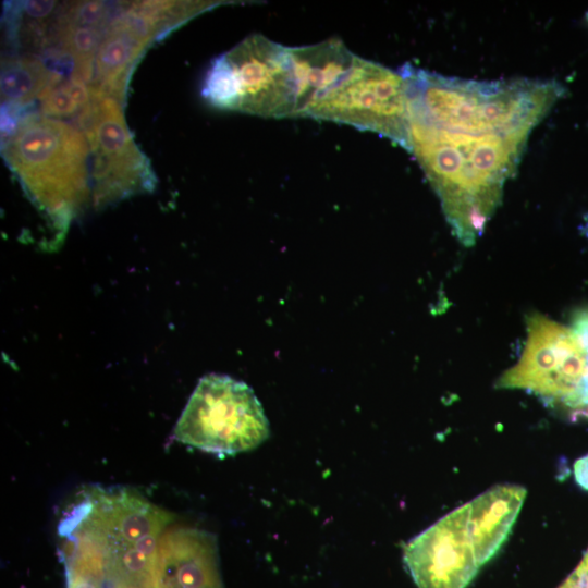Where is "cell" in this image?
I'll return each instance as SVG.
<instances>
[{
    "mask_svg": "<svg viewBox=\"0 0 588 588\" xmlns=\"http://www.w3.org/2000/svg\"><path fill=\"white\" fill-rule=\"evenodd\" d=\"M531 132L513 118L478 109L409 118V154L463 245L476 243L500 206Z\"/></svg>",
    "mask_w": 588,
    "mask_h": 588,
    "instance_id": "6da1fadb",
    "label": "cell"
},
{
    "mask_svg": "<svg viewBox=\"0 0 588 588\" xmlns=\"http://www.w3.org/2000/svg\"><path fill=\"white\" fill-rule=\"evenodd\" d=\"M171 513L124 488L84 489L60 530L76 534L98 551L111 588H160L159 544Z\"/></svg>",
    "mask_w": 588,
    "mask_h": 588,
    "instance_id": "7a4b0ae2",
    "label": "cell"
},
{
    "mask_svg": "<svg viewBox=\"0 0 588 588\" xmlns=\"http://www.w3.org/2000/svg\"><path fill=\"white\" fill-rule=\"evenodd\" d=\"M2 155L33 203L56 224H68L91 193L88 140L63 120L19 117L2 138Z\"/></svg>",
    "mask_w": 588,
    "mask_h": 588,
    "instance_id": "3957f363",
    "label": "cell"
},
{
    "mask_svg": "<svg viewBox=\"0 0 588 588\" xmlns=\"http://www.w3.org/2000/svg\"><path fill=\"white\" fill-rule=\"evenodd\" d=\"M526 331L519 359L495 388L526 391L565 420L587 421L588 307L576 310L567 326L531 313Z\"/></svg>",
    "mask_w": 588,
    "mask_h": 588,
    "instance_id": "277c9868",
    "label": "cell"
},
{
    "mask_svg": "<svg viewBox=\"0 0 588 588\" xmlns=\"http://www.w3.org/2000/svg\"><path fill=\"white\" fill-rule=\"evenodd\" d=\"M203 97L213 107L261 118H297V84L290 47L253 34L216 58Z\"/></svg>",
    "mask_w": 588,
    "mask_h": 588,
    "instance_id": "5b68a950",
    "label": "cell"
},
{
    "mask_svg": "<svg viewBox=\"0 0 588 588\" xmlns=\"http://www.w3.org/2000/svg\"><path fill=\"white\" fill-rule=\"evenodd\" d=\"M264 408L245 382L209 373L199 379L174 429L181 443L220 456L253 450L269 437Z\"/></svg>",
    "mask_w": 588,
    "mask_h": 588,
    "instance_id": "8992f818",
    "label": "cell"
},
{
    "mask_svg": "<svg viewBox=\"0 0 588 588\" xmlns=\"http://www.w3.org/2000/svg\"><path fill=\"white\" fill-rule=\"evenodd\" d=\"M302 118L373 132L409 152L408 88L400 69L357 56L346 74L308 106Z\"/></svg>",
    "mask_w": 588,
    "mask_h": 588,
    "instance_id": "52a82bcc",
    "label": "cell"
},
{
    "mask_svg": "<svg viewBox=\"0 0 588 588\" xmlns=\"http://www.w3.org/2000/svg\"><path fill=\"white\" fill-rule=\"evenodd\" d=\"M78 121L89 144L96 207L154 188L155 174L133 139L121 100L91 93V102Z\"/></svg>",
    "mask_w": 588,
    "mask_h": 588,
    "instance_id": "ba28073f",
    "label": "cell"
},
{
    "mask_svg": "<svg viewBox=\"0 0 588 588\" xmlns=\"http://www.w3.org/2000/svg\"><path fill=\"white\" fill-rule=\"evenodd\" d=\"M468 503L450 512L404 547L403 560L417 588H465L478 563L468 527Z\"/></svg>",
    "mask_w": 588,
    "mask_h": 588,
    "instance_id": "9c48e42d",
    "label": "cell"
},
{
    "mask_svg": "<svg viewBox=\"0 0 588 588\" xmlns=\"http://www.w3.org/2000/svg\"><path fill=\"white\" fill-rule=\"evenodd\" d=\"M160 34L151 16L132 5L105 30L99 45L91 93L123 102L128 77L146 47Z\"/></svg>",
    "mask_w": 588,
    "mask_h": 588,
    "instance_id": "30bf717a",
    "label": "cell"
},
{
    "mask_svg": "<svg viewBox=\"0 0 588 588\" xmlns=\"http://www.w3.org/2000/svg\"><path fill=\"white\" fill-rule=\"evenodd\" d=\"M160 588H222L213 537L191 528L166 530L159 544Z\"/></svg>",
    "mask_w": 588,
    "mask_h": 588,
    "instance_id": "8fae6325",
    "label": "cell"
},
{
    "mask_svg": "<svg viewBox=\"0 0 588 588\" xmlns=\"http://www.w3.org/2000/svg\"><path fill=\"white\" fill-rule=\"evenodd\" d=\"M526 489L518 485L494 486L468 503V527L480 566L501 548L519 513Z\"/></svg>",
    "mask_w": 588,
    "mask_h": 588,
    "instance_id": "7c38bea8",
    "label": "cell"
},
{
    "mask_svg": "<svg viewBox=\"0 0 588 588\" xmlns=\"http://www.w3.org/2000/svg\"><path fill=\"white\" fill-rule=\"evenodd\" d=\"M297 84V118L352 68L355 56L340 39L290 47Z\"/></svg>",
    "mask_w": 588,
    "mask_h": 588,
    "instance_id": "4fadbf2b",
    "label": "cell"
},
{
    "mask_svg": "<svg viewBox=\"0 0 588 588\" xmlns=\"http://www.w3.org/2000/svg\"><path fill=\"white\" fill-rule=\"evenodd\" d=\"M61 79L62 76L58 71L49 69L37 57L7 58L1 66L2 108L17 111L39 99L50 85Z\"/></svg>",
    "mask_w": 588,
    "mask_h": 588,
    "instance_id": "5bb4252c",
    "label": "cell"
},
{
    "mask_svg": "<svg viewBox=\"0 0 588 588\" xmlns=\"http://www.w3.org/2000/svg\"><path fill=\"white\" fill-rule=\"evenodd\" d=\"M66 571V588H105L102 564L95 547L81 536L61 535Z\"/></svg>",
    "mask_w": 588,
    "mask_h": 588,
    "instance_id": "9a60e30c",
    "label": "cell"
},
{
    "mask_svg": "<svg viewBox=\"0 0 588 588\" xmlns=\"http://www.w3.org/2000/svg\"><path fill=\"white\" fill-rule=\"evenodd\" d=\"M39 100L42 113L49 118L62 120V118L82 113V109L71 94L69 81L61 79L50 85L41 94Z\"/></svg>",
    "mask_w": 588,
    "mask_h": 588,
    "instance_id": "2e32d148",
    "label": "cell"
},
{
    "mask_svg": "<svg viewBox=\"0 0 588 588\" xmlns=\"http://www.w3.org/2000/svg\"><path fill=\"white\" fill-rule=\"evenodd\" d=\"M558 588H588V549L574 572Z\"/></svg>",
    "mask_w": 588,
    "mask_h": 588,
    "instance_id": "e0dca14e",
    "label": "cell"
},
{
    "mask_svg": "<svg viewBox=\"0 0 588 588\" xmlns=\"http://www.w3.org/2000/svg\"><path fill=\"white\" fill-rule=\"evenodd\" d=\"M23 12L34 19H44L52 13L54 1H26L23 2Z\"/></svg>",
    "mask_w": 588,
    "mask_h": 588,
    "instance_id": "ac0fdd59",
    "label": "cell"
},
{
    "mask_svg": "<svg viewBox=\"0 0 588 588\" xmlns=\"http://www.w3.org/2000/svg\"><path fill=\"white\" fill-rule=\"evenodd\" d=\"M574 475L578 485L588 490V454L575 462Z\"/></svg>",
    "mask_w": 588,
    "mask_h": 588,
    "instance_id": "d6986e66",
    "label": "cell"
},
{
    "mask_svg": "<svg viewBox=\"0 0 588 588\" xmlns=\"http://www.w3.org/2000/svg\"><path fill=\"white\" fill-rule=\"evenodd\" d=\"M583 232L588 236V216L585 218V223L583 225Z\"/></svg>",
    "mask_w": 588,
    "mask_h": 588,
    "instance_id": "ffe728a7",
    "label": "cell"
},
{
    "mask_svg": "<svg viewBox=\"0 0 588 588\" xmlns=\"http://www.w3.org/2000/svg\"><path fill=\"white\" fill-rule=\"evenodd\" d=\"M586 20H587V22H588V11H587V13H586Z\"/></svg>",
    "mask_w": 588,
    "mask_h": 588,
    "instance_id": "44dd1931",
    "label": "cell"
}]
</instances>
